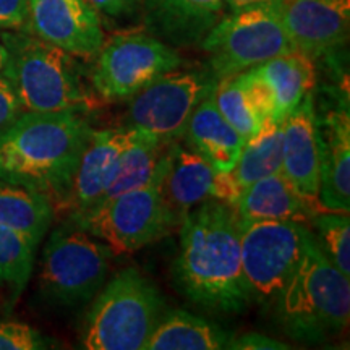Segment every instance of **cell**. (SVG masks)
I'll list each match as a JSON object with an SVG mask.
<instances>
[{"instance_id": "83f0119b", "label": "cell", "mask_w": 350, "mask_h": 350, "mask_svg": "<svg viewBox=\"0 0 350 350\" xmlns=\"http://www.w3.org/2000/svg\"><path fill=\"white\" fill-rule=\"evenodd\" d=\"M310 224L317 229L323 252L344 275L350 278V217L349 213L319 209L310 217Z\"/></svg>"}, {"instance_id": "7a4b0ae2", "label": "cell", "mask_w": 350, "mask_h": 350, "mask_svg": "<svg viewBox=\"0 0 350 350\" xmlns=\"http://www.w3.org/2000/svg\"><path fill=\"white\" fill-rule=\"evenodd\" d=\"M93 125L85 113L23 111L0 126V178L64 203Z\"/></svg>"}, {"instance_id": "4dcf8cb0", "label": "cell", "mask_w": 350, "mask_h": 350, "mask_svg": "<svg viewBox=\"0 0 350 350\" xmlns=\"http://www.w3.org/2000/svg\"><path fill=\"white\" fill-rule=\"evenodd\" d=\"M28 0H0V29H25Z\"/></svg>"}, {"instance_id": "e0dca14e", "label": "cell", "mask_w": 350, "mask_h": 350, "mask_svg": "<svg viewBox=\"0 0 350 350\" xmlns=\"http://www.w3.org/2000/svg\"><path fill=\"white\" fill-rule=\"evenodd\" d=\"M226 13V0H142L148 31L175 49L200 46Z\"/></svg>"}, {"instance_id": "3957f363", "label": "cell", "mask_w": 350, "mask_h": 350, "mask_svg": "<svg viewBox=\"0 0 350 350\" xmlns=\"http://www.w3.org/2000/svg\"><path fill=\"white\" fill-rule=\"evenodd\" d=\"M273 305L282 332L297 342H325L347 329L350 279L323 252L312 229L299 265Z\"/></svg>"}, {"instance_id": "9a60e30c", "label": "cell", "mask_w": 350, "mask_h": 350, "mask_svg": "<svg viewBox=\"0 0 350 350\" xmlns=\"http://www.w3.org/2000/svg\"><path fill=\"white\" fill-rule=\"evenodd\" d=\"M138 130L130 126L93 130L91 138L78 161L72 183L59 209L67 217L90 211L111 182L122 152L137 138Z\"/></svg>"}, {"instance_id": "7402d4cb", "label": "cell", "mask_w": 350, "mask_h": 350, "mask_svg": "<svg viewBox=\"0 0 350 350\" xmlns=\"http://www.w3.org/2000/svg\"><path fill=\"white\" fill-rule=\"evenodd\" d=\"M234 336L217 323L185 312H164L144 350H221L229 349Z\"/></svg>"}, {"instance_id": "8992f818", "label": "cell", "mask_w": 350, "mask_h": 350, "mask_svg": "<svg viewBox=\"0 0 350 350\" xmlns=\"http://www.w3.org/2000/svg\"><path fill=\"white\" fill-rule=\"evenodd\" d=\"M112 250L103 240L65 219L42 250L39 292L55 308L90 305L107 281Z\"/></svg>"}, {"instance_id": "d6a6232c", "label": "cell", "mask_w": 350, "mask_h": 350, "mask_svg": "<svg viewBox=\"0 0 350 350\" xmlns=\"http://www.w3.org/2000/svg\"><path fill=\"white\" fill-rule=\"evenodd\" d=\"M229 349L235 350H278L291 349V345L281 342V340L269 338V336L260 334V332H247L240 338H232Z\"/></svg>"}, {"instance_id": "8fae6325", "label": "cell", "mask_w": 350, "mask_h": 350, "mask_svg": "<svg viewBox=\"0 0 350 350\" xmlns=\"http://www.w3.org/2000/svg\"><path fill=\"white\" fill-rule=\"evenodd\" d=\"M217 81L209 68L172 70L130 99L125 126L167 144L182 142L191 113Z\"/></svg>"}, {"instance_id": "ffe728a7", "label": "cell", "mask_w": 350, "mask_h": 350, "mask_svg": "<svg viewBox=\"0 0 350 350\" xmlns=\"http://www.w3.org/2000/svg\"><path fill=\"white\" fill-rule=\"evenodd\" d=\"M182 142L200 152L221 172H229L237 163L245 139L224 119L214 103L213 94L195 109Z\"/></svg>"}, {"instance_id": "836d02e7", "label": "cell", "mask_w": 350, "mask_h": 350, "mask_svg": "<svg viewBox=\"0 0 350 350\" xmlns=\"http://www.w3.org/2000/svg\"><path fill=\"white\" fill-rule=\"evenodd\" d=\"M282 0H226L227 12H239L242 8L253 5H266V3H281Z\"/></svg>"}, {"instance_id": "5bb4252c", "label": "cell", "mask_w": 350, "mask_h": 350, "mask_svg": "<svg viewBox=\"0 0 350 350\" xmlns=\"http://www.w3.org/2000/svg\"><path fill=\"white\" fill-rule=\"evenodd\" d=\"M284 26L295 51L319 59L345 46L350 28V0H282Z\"/></svg>"}, {"instance_id": "d4e9b609", "label": "cell", "mask_w": 350, "mask_h": 350, "mask_svg": "<svg viewBox=\"0 0 350 350\" xmlns=\"http://www.w3.org/2000/svg\"><path fill=\"white\" fill-rule=\"evenodd\" d=\"M282 167V122L268 120L255 137L247 139L232 170V180L239 191L260 178L281 172Z\"/></svg>"}, {"instance_id": "7c38bea8", "label": "cell", "mask_w": 350, "mask_h": 350, "mask_svg": "<svg viewBox=\"0 0 350 350\" xmlns=\"http://www.w3.org/2000/svg\"><path fill=\"white\" fill-rule=\"evenodd\" d=\"M161 191L178 224L188 211L204 201L217 200L230 204L240 193L229 172L217 170L183 142L170 143L165 150Z\"/></svg>"}, {"instance_id": "4fadbf2b", "label": "cell", "mask_w": 350, "mask_h": 350, "mask_svg": "<svg viewBox=\"0 0 350 350\" xmlns=\"http://www.w3.org/2000/svg\"><path fill=\"white\" fill-rule=\"evenodd\" d=\"M25 31L80 59H94L106 41L103 18L86 0H28Z\"/></svg>"}, {"instance_id": "4316f807", "label": "cell", "mask_w": 350, "mask_h": 350, "mask_svg": "<svg viewBox=\"0 0 350 350\" xmlns=\"http://www.w3.org/2000/svg\"><path fill=\"white\" fill-rule=\"evenodd\" d=\"M213 99L224 119L242 135L245 142L261 130L262 122L258 119L248 98L242 72L221 78L213 91Z\"/></svg>"}, {"instance_id": "44dd1931", "label": "cell", "mask_w": 350, "mask_h": 350, "mask_svg": "<svg viewBox=\"0 0 350 350\" xmlns=\"http://www.w3.org/2000/svg\"><path fill=\"white\" fill-rule=\"evenodd\" d=\"M253 68L273 94L275 122L286 119L317 85L314 60L299 51L273 57Z\"/></svg>"}, {"instance_id": "52a82bcc", "label": "cell", "mask_w": 350, "mask_h": 350, "mask_svg": "<svg viewBox=\"0 0 350 350\" xmlns=\"http://www.w3.org/2000/svg\"><path fill=\"white\" fill-rule=\"evenodd\" d=\"M164 170L165 152L154 174L142 187L125 191L81 216L67 219L103 240L113 255L142 250L178 227L161 191Z\"/></svg>"}, {"instance_id": "f546056e", "label": "cell", "mask_w": 350, "mask_h": 350, "mask_svg": "<svg viewBox=\"0 0 350 350\" xmlns=\"http://www.w3.org/2000/svg\"><path fill=\"white\" fill-rule=\"evenodd\" d=\"M100 18L107 16L112 20H129L142 13V0H86Z\"/></svg>"}, {"instance_id": "e575fe53", "label": "cell", "mask_w": 350, "mask_h": 350, "mask_svg": "<svg viewBox=\"0 0 350 350\" xmlns=\"http://www.w3.org/2000/svg\"><path fill=\"white\" fill-rule=\"evenodd\" d=\"M8 64V49L3 42V36H2V29H0V75H3Z\"/></svg>"}, {"instance_id": "9c48e42d", "label": "cell", "mask_w": 350, "mask_h": 350, "mask_svg": "<svg viewBox=\"0 0 350 350\" xmlns=\"http://www.w3.org/2000/svg\"><path fill=\"white\" fill-rule=\"evenodd\" d=\"M182 65L177 49L151 33H119L104 41L90 83L100 100L122 103Z\"/></svg>"}, {"instance_id": "1f68e13d", "label": "cell", "mask_w": 350, "mask_h": 350, "mask_svg": "<svg viewBox=\"0 0 350 350\" xmlns=\"http://www.w3.org/2000/svg\"><path fill=\"white\" fill-rule=\"evenodd\" d=\"M21 112H23V106L12 83L5 75H0V126L8 124Z\"/></svg>"}, {"instance_id": "6da1fadb", "label": "cell", "mask_w": 350, "mask_h": 350, "mask_svg": "<svg viewBox=\"0 0 350 350\" xmlns=\"http://www.w3.org/2000/svg\"><path fill=\"white\" fill-rule=\"evenodd\" d=\"M172 282L188 301L214 314H239L253 305L242 268L239 217L224 201L209 200L185 214Z\"/></svg>"}, {"instance_id": "30bf717a", "label": "cell", "mask_w": 350, "mask_h": 350, "mask_svg": "<svg viewBox=\"0 0 350 350\" xmlns=\"http://www.w3.org/2000/svg\"><path fill=\"white\" fill-rule=\"evenodd\" d=\"M310 227L305 222L239 219L242 268L253 301L273 305L299 265Z\"/></svg>"}, {"instance_id": "484cf974", "label": "cell", "mask_w": 350, "mask_h": 350, "mask_svg": "<svg viewBox=\"0 0 350 350\" xmlns=\"http://www.w3.org/2000/svg\"><path fill=\"white\" fill-rule=\"evenodd\" d=\"M38 245L20 232L0 227V286L16 299L31 278Z\"/></svg>"}, {"instance_id": "5b68a950", "label": "cell", "mask_w": 350, "mask_h": 350, "mask_svg": "<svg viewBox=\"0 0 350 350\" xmlns=\"http://www.w3.org/2000/svg\"><path fill=\"white\" fill-rule=\"evenodd\" d=\"M80 347L86 350H144L164 314V297L137 268L107 279L90 304Z\"/></svg>"}, {"instance_id": "f1b7e54d", "label": "cell", "mask_w": 350, "mask_h": 350, "mask_svg": "<svg viewBox=\"0 0 350 350\" xmlns=\"http://www.w3.org/2000/svg\"><path fill=\"white\" fill-rule=\"evenodd\" d=\"M54 340L26 323L0 319V350H44L54 347Z\"/></svg>"}, {"instance_id": "cb8c5ba5", "label": "cell", "mask_w": 350, "mask_h": 350, "mask_svg": "<svg viewBox=\"0 0 350 350\" xmlns=\"http://www.w3.org/2000/svg\"><path fill=\"white\" fill-rule=\"evenodd\" d=\"M169 144L138 130L137 138L122 152L111 182L93 208L125 193V191L142 187L143 183L150 180Z\"/></svg>"}, {"instance_id": "ac0fdd59", "label": "cell", "mask_w": 350, "mask_h": 350, "mask_svg": "<svg viewBox=\"0 0 350 350\" xmlns=\"http://www.w3.org/2000/svg\"><path fill=\"white\" fill-rule=\"evenodd\" d=\"M319 208L350 211V119L349 111H331L318 120Z\"/></svg>"}, {"instance_id": "ba28073f", "label": "cell", "mask_w": 350, "mask_h": 350, "mask_svg": "<svg viewBox=\"0 0 350 350\" xmlns=\"http://www.w3.org/2000/svg\"><path fill=\"white\" fill-rule=\"evenodd\" d=\"M200 47L208 54V68L217 80L295 51L279 3L227 12L203 38Z\"/></svg>"}, {"instance_id": "d6986e66", "label": "cell", "mask_w": 350, "mask_h": 350, "mask_svg": "<svg viewBox=\"0 0 350 350\" xmlns=\"http://www.w3.org/2000/svg\"><path fill=\"white\" fill-rule=\"evenodd\" d=\"M230 208L239 219L245 221H292L306 222L319 206L310 203L282 172L271 174L260 178L239 193L230 203Z\"/></svg>"}, {"instance_id": "277c9868", "label": "cell", "mask_w": 350, "mask_h": 350, "mask_svg": "<svg viewBox=\"0 0 350 350\" xmlns=\"http://www.w3.org/2000/svg\"><path fill=\"white\" fill-rule=\"evenodd\" d=\"M2 36L8 49L3 75L23 111L86 113L99 107L72 54L25 29H2Z\"/></svg>"}, {"instance_id": "603a6c76", "label": "cell", "mask_w": 350, "mask_h": 350, "mask_svg": "<svg viewBox=\"0 0 350 350\" xmlns=\"http://www.w3.org/2000/svg\"><path fill=\"white\" fill-rule=\"evenodd\" d=\"M54 214V204L46 195L0 178V227L20 232L39 243Z\"/></svg>"}, {"instance_id": "2e32d148", "label": "cell", "mask_w": 350, "mask_h": 350, "mask_svg": "<svg viewBox=\"0 0 350 350\" xmlns=\"http://www.w3.org/2000/svg\"><path fill=\"white\" fill-rule=\"evenodd\" d=\"M281 172L304 198L319 206L318 116L312 93L282 120Z\"/></svg>"}]
</instances>
